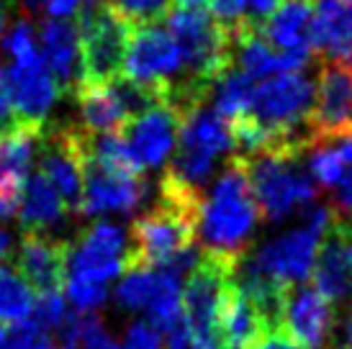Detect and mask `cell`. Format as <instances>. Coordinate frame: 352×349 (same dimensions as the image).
Listing matches in <instances>:
<instances>
[{"label": "cell", "mask_w": 352, "mask_h": 349, "mask_svg": "<svg viewBox=\"0 0 352 349\" xmlns=\"http://www.w3.org/2000/svg\"><path fill=\"white\" fill-rule=\"evenodd\" d=\"M0 349H57L50 331L39 329L31 319L13 324V329L6 331L0 341Z\"/></svg>", "instance_id": "31"}, {"label": "cell", "mask_w": 352, "mask_h": 349, "mask_svg": "<svg viewBox=\"0 0 352 349\" xmlns=\"http://www.w3.org/2000/svg\"><path fill=\"white\" fill-rule=\"evenodd\" d=\"M254 82H257V80L245 75V72L236 69L234 65H229V67L211 82V90H208V98L214 100V111L221 118H226L229 124H234L236 118L245 116L247 106H250V98H252Z\"/></svg>", "instance_id": "26"}, {"label": "cell", "mask_w": 352, "mask_h": 349, "mask_svg": "<svg viewBox=\"0 0 352 349\" xmlns=\"http://www.w3.org/2000/svg\"><path fill=\"white\" fill-rule=\"evenodd\" d=\"M334 218L332 205L309 203L301 208L298 223L291 232H283L270 242H265L257 252L252 254L254 264L270 275L280 285H301L314 270V260L319 252V242L327 234L329 223Z\"/></svg>", "instance_id": "5"}, {"label": "cell", "mask_w": 352, "mask_h": 349, "mask_svg": "<svg viewBox=\"0 0 352 349\" xmlns=\"http://www.w3.org/2000/svg\"><path fill=\"white\" fill-rule=\"evenodd\" d=\"M75 23H78L80 69H82L80 87L108 85L124 69V57H126L129 36H131L134 23L113 3L80 8Z\"/></svg>", "instance_id": "4"}, {"label": "cell", "mask_w": 352, "mask_h": 349, "mask_svg": "<svg viewBox=\"0 0 352 349\" xmlns=\"http://www.w3.org/2000/svg\"><path fill=\"white\" fill-rule=\"evenodd\" d=\"M6 23H8V8H6V0H0V34L6 31Z\"/></svg>", "instance_id": "49"}, {"label": "cell", "mask_w": 352, "mask_h": 349, "mask_svg": "<svg viewBox=\"0 0 352 349\" xmlns=\"http://www.w3.org/2000/svg\"><path fill=\"white\" fill-rule=\"evenodd\" d=\"M250 185H252L260 221L280 223L283 218L316 201L319 188L298 157L254 155L245 157Z\"/></svg>", "instance_id": "6"}, {"label": "cell", "mask_w": 352, "mask_h": 349, "mask_svg": "<svg viewBox=\"0 0 352 349\" xmlns=\"http://www.w3.org/2000/svg\"><path fill=\"white\" fill-rule=\"evenodd\" d=\"M34 291L16 264L0 262V324H21L31 319Z\"/></svg>", "instance_id": "28"}, {"label": "cell", "mask_w": 352, "mask_h": 349, "mask_svg": "<svg viewBox=\"0 0 352 349\" xmlns=\"http://www.w3.org/2000/svg\"><path fill=\"white\" fill-rule=\"evenodd\" d=\"M234 264L236 262L201 252V260H198L193 270L188 272L186 288L180 293L183 319L193 326L196 334H201L208 341H214L216 347H219V337H216L219 308H221L224 293L229 288V282H232Z\"/></svg>", "instance_id": "11"}, {"label": "cell", "mask_w": 352, "mask_h": 349, "mask_svg": "<svg viewBox=\"0 0 352 349\" xmlns=\"http://www.w3.org/2000/svg\"><path fill=\"white\" fill-rule=\"evenodd\" d=\"M177 8H206L211 0H173Z\"/></svg>", "instance_id": "48"}, {"label": "cell", "mask_w": 352, "mask_h": 349, "mask_svg": "<svg viewBox=\"0 0 352 349\" xmlns=\"http://www.w3.org/2000/svg\"><path fill=\"white\" fill-rule=\"evenodd\" d=\"M260 223L245 157L232 155L224 172L211 185V193L201 201L196 236H201L206 254L236 262L247 254L250 239Z\"/></svg>", "instance_id": "1"}, {"label": "cell", "mask_w": 352, "mask_h": 349, "mask_svg": "<svg viewBox=\"0 0 352 349\" xmlns=\"http://www.w3.org/2000/svg\"><path fill=\"white\" fill-rule=\"evenodd\" d=\"M121 75L165 98L167 90L183 80L180 52L170 31L160 23H134Z\"/></svg>", "instance_id": "8"}, {"label": "cell", "mask_w": 352, "mask_h": 349, "mask_svg": "<svg viewBox=\"0 0 352 349\" xmlns=\"http://www.w3.org/2000/svg\"><path fill=\"white\" fill-rule=\"evenodd\" d=\"M121 349H162V337L155 324L144 321H134L126 329L124 337V347Z\"/></svg>", "instance_id": "36"}, {"label": "cell", "mask_w": 352, "mask_h": 349, "mask_svg": "<svg viewBox=\"0 0 352 349\" xmlns=\"http://www.w3.org/2000/svg\"><path fill=\"white\" fill-rule=\"evenodd\" d=\"M316 0H283L257 31L275 52H280L291 72H303L311 65V21Z\"/></svg>", "instance_id": "15"}, {"label": "cell", "mask_w": 352, "mask_h": 349, "mask_svg": "<svg viewBox=\"0 0 352 349\" xmlns=\"http://www.w3.org/2000/svg\"><path fill=\"white\" fill-rule=\"evenodd\" d=\"M41 62L57 80L62 93L75 95L82 80L80 69V36L78 23L72 19H47L39 23Z\"/></svg>", "instance_id": "19"}, {"label": "cell", "mask_w": 352, "mask_h": 349, "mask_svg": "<svg viewBox=\"0 0 352 349\" xmlns=\"http://www.w3.org/2000/svg\"><path fill=\"white\" fill-rule=\"evenodd\" d=\"M39 172L52 183L69 214H80L82 185H85V131L80 126L47 124L41 131Z\"/></svg>", "instance_id": "7"}, {"label": "cell", "mask_w": 352, "mask_h": 349, "mask_svg": "<svg viewBox=\"0 0 352 349\" xmlns=\"http://www.w3.org/2000/svg\"><path fill=\"white\" fill-rule=\"evenodd\" d=\"M229 34H232V65L252 80H265L280 75V72H291L283 54L275 52L254 26L239 23Z\"/></svg>", "instance_id": "24"}, {"label": "cell", "mask_w": 352, "mask_h": 349, "mask_svg": "<svg viewBox=\"0 0 352 349\" xmlns=\"http://www.w3.org/2000/svg\"><path fill=\"white\" fill-rule=\"evenodd\" d=\"M283 0H247V8H245V23L247 26H260L265 21L273 16L278 5H280Z\"/></svg>", "instance_id": "40"}, {"label": "cell", "mask_w": 352, "mask_h": 349, "mask_svg": "<svg viewBox=\"0 0 352 349\" xmlns=\"http://www.w3.org/2000/svg\"><path fill=\"white\" fill-rule=\"evenodd\" d=\"M311 47L329 65L352 72V0H316Z\"/></svg>", "instance_id": "21"}, {"label": "cell", "mask_w": 352, "mask_h": 349, "mask_svg": "<svg viewBox=\"0 0 352 349\" xmlns=\"http://www.w3.org/2000/svg\"><path fill=\"white\" fill-rule=\"evenodd\" d=\"M67 252L69 242L47 236V234H21L16 247V270L26 278L31 291L59 293L67 275Z\"/></svg>", "instance_id": "17"}, {"label": "cell", "mask_w": 352, "mask_h": 349, "mask_svg": "<svg viewBox=\"0 0 352 349\" xmlns=\"http://www.w3.org/2000/svg\"><path fill=\"white\" fill-rule=\"evenodd\" d=\"M16 126H21L13 113V103H10L8 80H6V69L0 67V134H8Z\"/></svg>", "instance_id": "39"}, {"label": "cell", "mask_w": 352, "mask_h": 349, "mask_svg": "<svg viewBox=\"0 0 352 349\" xmlns=\"http://www.w3.org/2000/svg\"><path fill=\"white\" fill-rule=\"evenodd\" d=\"M113 5L131 23H160L170 16L173 0H116Z\"/></svg>", "instance_id": "33"}, {"label": "cell", "mask_w": 352, "mask_h": 349, "mask_svg": "<svg viewBox=\"0 0 352 349\" xmlns=\"http://www.w3.org/2000/svg\"><path fill=\"white\" fill-rule=\"evenodd\" d=\"M3 337H6V324H0V341H3Z\"/></svg>", "instance_id": "51"}, {"label": "cell", "mask_w": 352, "mask_h": 349, "mask_svg": "<svg viewBox=\"0 0 352 349\" xmlns=\"http://www.w3.org/2000/svg\"><path fill=\"white\" fill-rule=\"evenodd\" d=\"M327 142H334L340 157L344 159V165H347V162L352 165V128L350 131H344V134H340L337 139H327Z\"/></svg>", "instance_id": "44"}, {"label": "cell", "mask_w": 352, "mask_h": 349, "mask_svg": "<svg viewBox=\"0 0 352 349\" xmlns=\"http://www.w3.org/2000/svg\"><path fill=\"white\" fill-rule=\"evenodd\" d=\"M80 111V128L88 134H121L129 113L111 85H82L75 93Z\"/></svg>", "instance_id": "25"}, {"label": "cell", "mask_w": 352, "mask_h": 349, "mask_svg": "<svg viewBox=\"0 0 352 349\" xmlns=\"http://www.w3.org/2000/svg\"><path fill=\"white\" fill-rule=\"evenodd\" d=\"M80 3L82 0H47L44 10L50 19H72L80 10Z\"/></svg>", "instance_id": "42"}, {"label": "cell", "mask_w": 352, "mask_h": 349, "mask_svg": "<svg viewBox=\"0 0 352 349\" xmlns=\"http://www.w3.org/2000/svg\"><path fill=\"white\" fill-rule=\"evenodd\" d=\"M13 252H16L13 234H10L8 229H3V226H0V262L8 260V257H13Z\"/></svg>", "instance_id": "45"}, {"label": "cell", "mask_w": 352, "mask_h": 349, "mask_svg": "<svg viewBox=\"0 0 352 349\" xmlns=\"http://www.w3.org/2000/svg\"><path fill=\"white\" fill-rule=\"evenodd\" d=\"M67 303L62 298V293H44L39 295V301H34V311H31V321L44 331H54L62 324V319L67 316Z\"/></svg>", "instance_id": "34"}, {"label": "cell", "mask_w": 352, "mask_h": 349, "mask_svg": "<svg viewBox=\"0 0 352 349\" xmlns=\"http://www.w3.org/2000/svg\"><path fill=\"white\" fill-rule=\"evenodd\" d=\"M267 329L263 313L257 311L245 293L236 288L234 282H229L224 293V301L219 308V324H216V337H219V347L221 349H250L257 341H263Z\"/></svg>", "instance_id": "22"}, {"label": "cell", "mask_w": 352, "mask_h": 349, "mask_svg": "<svg viewBox=\"0 0 352 349\" xmlns=\"http://www.w3.org/2000/svg\"><path fill=\"white\" fill-rule=\"evenodd\" d=\"M180 293V278L173 272L160 267H131L118 282L116 303L129 313L144 311L149 324H155L160 331H167L183 316Z\"/></svg>", "instance_id": "9"}, {"label": "cell", "mask_w": 352, "mask_h": 349, "mask_svg": "<svg viewBox=\"0 0 352 349\" xmlns=\"http://www.w3.org/2000/svg\"><path fill=\"white\" fill-rule=\"evenodd\" d=\"M167 31L175 41L183 62L186 85L211 90L214 82L232 65V34L204 8H177L167 16Z\"/></svg>", "instance_id": "3"}, {"label": "cell", "mask_w": 352, "mask_h": 349, "mask_svg": "<svg viewBox=\"0 0 352 349\" xmlns=\"http://www.w3.org/2000/svg\"><path fill=\"white\" fill-rule=\"evenodd\" d=\"M82 349H121V347H116V341L108 337V331L103 329V321H100L93 311H88V313H85Z\"/></svg>", "instance_id": "38"}, {"label": "cell", "mask_w": 352, "mask_h": 349, "mask_svg": "<svg viewBox=\"0 0 352 349\" xmlns=\"http://www.w3.org/2000/svg\"><path fill=\"white\" fill-rule=\"evenodd\" d=\"M311 128L319 139H337L352 128V72L337 65L319 69Z\"/></svg>", "instance_id": "18"}, {"label": "cell", "mask_w": 352, "mask_h": 349, "mask_svg": "<svg viewBox=\"0 0 352 349\" xmlns=\"http://www.w3.org/2000/svg\"><path fill=\"white\" fill-rule=\"evenodd\" d=\"M332 349H352V313L347 316V321H344V329H342V339H340V344Z\"/></svg>", "instance_id": "46"}, {"label": "cell", "mask_w": 352, "mask_h": 349, "mask_svg": "<svg viewBox=\"0 0 352 349\" xmlns=\"http://www.w3.org/2000/svg\"><path fill=\"white\" fill-rule=\"evenodd\" d=\"M147 195V185L142 174L111 172L106 167L85 159V185L80 216H103V214H131Z\"/></svg>", "instance_id": "16"}, {"label": "cell", "mask_w": 352, "mask_h": 349, "mask_svg": "<svg viewBox=\"0 0 352 349\" xmlns=\"http://www.w3.org/2000/svg\"><path fill=\"white\" fill-rule=\"evenodd\" d=\"M201 201L204 198H183L160 190L155 208L131 223L129 232L131 267H165L183 249L193 247Z\"/></svg>", "instance_id": "2"}, {"label": "cell", "mask_w": 352, "mask_h": 349, "mask_svg": "<svg viewBox=\"0 0 352 349\" xmlns=\"http://www.w3.org/2000/svg\"><path fill=\"white\" fill-rule=\"evenodd\" d=\"M6 80H8L13 113L21 126H47L52 111L57 108L59 98L65 93L57 85V80L50 75V69L44 67V62L36 59V62L10 65V69H6Z\"/></svg>", "instance_id": "14"}, {"label": "cell", "mask_w": 352, "mask_h": 349, "mask_svg": "<svg viewBox=\"0 0 352 349\" xmlns=\"http://www.w3.org/2000/svg\"><path fill=\"white\" fill-rule=\"evenodd\" d=\"M88 5H98V3H108V0H85Z\"/></svg>", "instance_id": "50"}, {"label": "cell", "mask_w": 352, "mask_h": 349, "mask_svg": "<svg viewBox=\"0 0 352 349\" xmlns=\"http://www.w3.org/2000/svg\"><path fill=\"white\" fill-rule=\"evenodd\" d=\"M334 303L311 285H291L285 291L280 331L301 349L334 347Z\"/></svg>", "instance_id": "13"}, {"label": "cell", "mask_w": 352, "mask_h": 349, "mask_svg": "<svg viewBox=\"0 0 352 349\" xmlns=\"http://www.w3.org/2000/svg\"><path fill=\"white\" fill-rule=\"evenodd\" d=\"M211 16H214L224 29H236L239 23H245V8L247 0H211Z\"/></svg>", "instance_id": "37"}, {"label": "cell", "mask_w": 352, "mask_h": 349, "mask_svg": "<svg viewBox=\"0 0 352 349\" xmlns=\"http://www.w3.org/2000/svg\"><path fill=\"white\" fill-rule=\"evenodd\" d=\"M180 124H183L180 111L173 103H167L165 98L134 118H129L126 126L121 128V139L139 172L157 170L173 157Z\"/></svg>", "instance_id": "12"}, {"label": "cell", "mask_w": 352, "mask_h": 349, "mask_svg": "<svg viewBox=\"0 0 352 349\" xmlns=\"http://www.w3.org/2000/svg\"><path fill=\"white\" fill-rule=\"evenodd\" d=\"M3 52L13 59V65H23V62H36L41 59V52L36 47V31L29 21H16L10 31L3 34Z\"/></svg>", "instance_id": "30"}, {"label": "cell", "mask_w": 352, "mask_h": 349, "mask_svg": "<svg viewBox=\"0 0 352 349\" xmlns=\"http://www.w3.org/2000/svg\"><path fill=\"white\" fill-rule=\"evenodd\" d=\"M65 216H67V208L50 180L39 170L29 172L19 203L21 234H47L57 223L65 221Z\"/></svg>", "instance_id": "23"}, {"label": "cell", "mask_w": 352, "mask_h": 349, "mask_svg": "<svg viewBox=\"0 0 352 349\" xmlns=\"http://www.w3.org/2000/svg\"><path fill=\"white\" fill-rule=\"evenodd\" d=\"M19 3L26 13H39V10H44V5H47V0H19Z\"/></svg>", "instance_id": "47"}, {"label": "cell", "mask_w": 352, "mask_h": 349, "mask_svg": "<svg viewBox=\"0 0 352 349\" xmlns=\"http://www.w3.org/2000/svg\"><path fill=\"white\" fill-rule=\"evenodd\" d=\"M334 214H352V172H344L342 180L334 185Z\"/></svg>", "instance_id": "41"}, {"label": "cell", "mask_w": 352, "mask_h": 349, "mask_svg": "<svg viewBox=\"0 0 352 349\" xmlns=\"http://www.w3.org/2000/svg\"><path fill=\"white\" fill-rule=\"evenodd\" d=\"M65 288H67V298L78 306V311H96L108 301V285H103V282L67 275Z\"/></svg>", "instance_id": "32"}, {"label": "cell", "mask_w": 352, "mask_h": 349, "mask_svg": "<svg viewBox=\"0 0 352 349\" xmlns=\"http://www.w3.org/2000/svg\"><path fill=\"white\" fill-rule=\"evenodd\" d=\"M129 267H131L129 236L116 223H90L88 229L78 236V242L69 244L67 275L108 285L113 278L124 275Z\"/></svg>", "instance_id": "10"}, {"label": "cell", "mask_w": 352, "mask_h": 349, "mask_svg": "<svg viewBox=\"0 0 352 349\" xmlns=\"http://www.w3.org/2000/svg\"><path fill=\"white\" fill-rule=\"evenodd\" d=\"M165 337H167V349H219L214 341H208L201 334H196L193 326L183 316L165 331Z\"/></svg>", "instance_id": "35"}, {"label": "cell", "mask_w": 352, "mask_h": 349, "mask_svg": "<svg viewBox=\"0 0 352 349\" xmlns=\"http://www.w3.org/2000/svg\"><path fill=\"white\" fill-rule=\"evenodd\" d=\"M311 278L314 288L329 303L352 301V242L334 223V218L319 242Z\"/></svg>", "instance_id": "20"}, {"label": "cell", "mask_w": 352, "mask_h": 349, "mask_svg": "<svg viewBox=\"0 0 352 349\" xmlns=\"http://www.w3.org/2000/svg\"><path fill=\"white\" fill-rule=\"evenodd\" d=\"M41 131L34 126H16L8 134H0V174L26 180L36 157Z\"/></svg>", "instance_id": "27"}, {"label": "cell", "mask_w": 352, "mask_h": 349, "mask_svg": "<svg viewBox=\"0 0 352 349\" xmlns=\"http://www.w3.org/2000/svg\"><path fill=\"white\" fill-rule=\"evenodd\" d=\"M306 152H309V157H306V172L311 174L316 185L332 190L344 174V159L340 157L337 146L332 142H327V139H319Z\"/></svg>", "instance_id": "29"}, {"label": "cell", "mask_w": 352, "mask_h": 349, "mask_svg": "<svg viewBox=\"0 0 352 349\" xmlns=\"http://www.w3.org/2000/svg\"><path fill=\"white\" fill-rule=\"evenodd\" d=\"M250 349H301V347L288 334H283V331H273V334H267L263 341H257Z\"/></svg>", "instance_id": "43"}]
</instances>
